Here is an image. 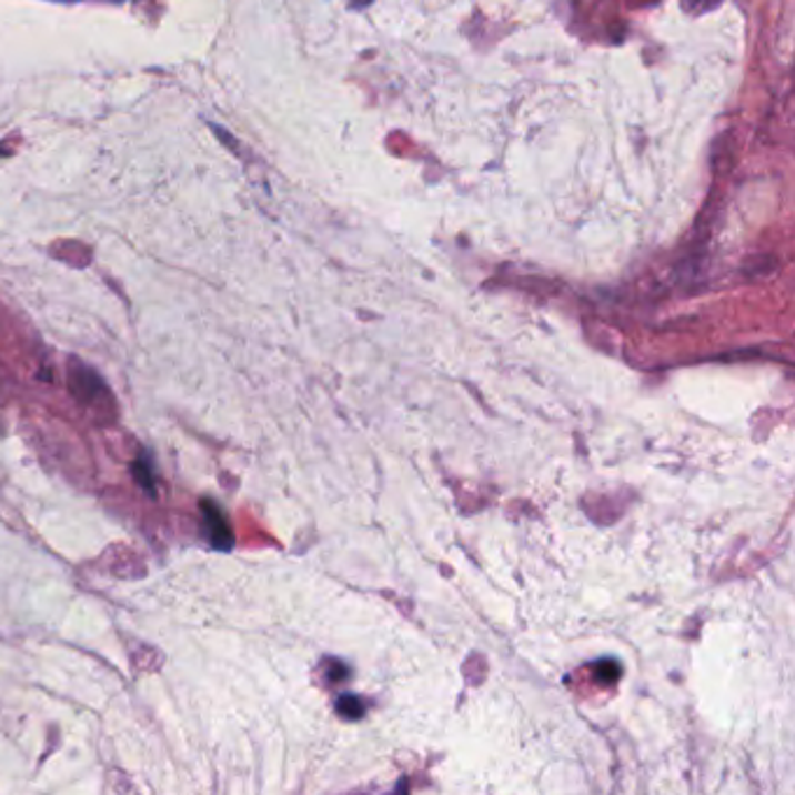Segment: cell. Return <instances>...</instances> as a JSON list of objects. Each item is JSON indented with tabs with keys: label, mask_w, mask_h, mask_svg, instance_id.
<instances>
[{
	"label": "cell",
	"mask_w": 795,
	"mask_h": 795,
	"mask_svg": "<svg viewBox=\"0 0 795 795\" xmlns=\"http://www.w3.org/2000/svg\"><path fill=\"white\" fill-rule=\"evenodd\" d=\"M201 513H203V521H205V527H208L210 544H213L218 551H229L233 546V534H231L229 521L222 513V509L215 502L203 500L201 502Z\"/></svg>",
	"instance_id": "1"
},
{
	"label": "cell",
	"mask_w": 795,
	"mask_h": 795,
	"mask_svg": "<svg viewBox=\"0 0 795 795\" xmlns=\"http://www.w3.org/2000/svg\"><path fill=\"white\" fill-rule=\"evenodd\" d=\"M358 3H362V6H364V3H369V0H358Z\"/></svg>",
	"instance_id": "3"
},
{
	"label": "cell",
	"mask_w": 795,
	"mask_h": 795,
	"mask_svg": "<svg viewBox=\"0 0 795 795\" xmlns=\"http://www.w3.org/2000/svg\"><path fill=\"white\" fill-rule=\"evenodd\" d=\"M0 154H6V150H0Z\"/></svg>",
	"instance_id": "4"
},
{
	"label": "cell",
	"mask_w": 795,
	"mask_h": 795,
	"mask_svg": "<svg viewBox=\"0 0 795 795\" xmlns=\"http://www.w3.org/2000/svg\"><path fill=\"white\" fill-rule=\"evenodd\" d=\"M131 470H133V476H135V481H138L140 485H143V487L148 490V493H152V495H154V479H152V464H150V462H143V460H140V462H135V464L131 466Z\"/></svg>",
	"instance_id": "2"
}]
</instances>
